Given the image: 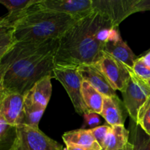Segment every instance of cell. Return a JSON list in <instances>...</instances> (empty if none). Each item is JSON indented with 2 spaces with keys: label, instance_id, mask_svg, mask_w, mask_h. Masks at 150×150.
<instances>
[{
  "label": "cell",
  "instance_id": "6da1fadb",
  "mask_svg": "<svg viewBox=\"0 0 150 150\" xmlns=\"http://www.w3.org/2000/svg\"><path fill=\"white\" fill-rule=\"evenodd\" d=\"M59 40L41 43L17 42L0 59V90L24 95L45 76L54 79Z\"/></svg>",
  "mask_w": 150,
  "mask_h": 150
},
{
  "label": "cell",
  "instance_id": "7a4b0ae2",
  "mask_svg": "<svg viewBox=\"0 0 150 150\" xmlns=\"http://www.w3.org/2000/svg\"><path fill=\"white\" fill-rule=\"evenodd\" d=\"M116 28L105 15L94 10L76 22L59 40L55 65L95 64L100 60L104 46Z\"/></svg>",
  "mask_w": 150,
  "mask_h": 150
},
{
  "label": "cell",
  "instance_id": "3957f363",
  "mask_svg": "<svg viewBox=\"0 0 150 150\" xmlns=\"http://www.w3.org/2000/svg\"><path fill=\"white\" fill-rule=\"evenodd\" d=\"M77 21L70 16L40 8L37 4L13 24L15 39L16 42L35 43L57 40Z\"/></svg>",
  "mask_w": 150,
  "mask_h": 150
},
{
  "label": "cell",
  "instance_id": "277c9868",
  "mask_svg": "<svg viewBox=\"0 0 150 150\" xmlns=\"http://www.w3.org/2000/svg\"><path fill=\"white\" fill-rule=\"evenodd\" d=\"M54 79L62 83L73 103L75 111L79 115L89 113L83 102L82 96V84L83 80L76 66L55 65Z\"/></svg>",
  "mask_w": 150,
  "mask_h": 150
},
{
  "label": "cell",
  "instance_id": "5b68a950",
  "mask_svg": "<svg viewBox=\"0 0 150 150\" xmlns=\"http://www.w3.org/2000/svg\"><path fill=\"white\" fill-rule=\"evenodd\" d=\"M130 70V77L122 92L123 103L133 122L136 123L139 111L150 97V87L144 80Z\"/></svg>",
  "mask_w": 150,
  "mask_h": 150
},
{
  "label": "cell",
  "instance_id": "8992f818",
  "mask_svg": "<svg viewBox=\"0 0 150 150\" xmlns=\"http://www.w3.org/2000/svg\"><path fill=\"white\" fill-rule=\"evenodd\" d=\"M12 150H64L60 144L40 129L21 124L17 126V139Z\"/></svg>",
  "mask_w": 150,
  "mask_h": 150
},
{
  "label": "cell",
  "instance_id": "52a82bcc",
  "mask_svg": "<svg viewBox=\"0 0 150 150\" xmlns=\"http://www.w3.org/2000/svg\"><path fill=\"white\" fill-rule=\"evenodd\" d=\"M139 0H92L93 10L105 15L115 27L130 15L136 13Z\"/></svg>",
  "mask_w": 150,
  "mask_h": 150
},
{
  "label": "cell",
  "instance_id": "ba28073f",
  "mask_svg": "<svg viewBox=\"0 0 150 150\" xmlns=\"http://www.w3.org/2000/svg\"><path fill=\"white\" fill-rule=\"evenodd\" d=\"M95 64L114 90L121 92L124 90L130 77V68L105 51L100 60Z\"/></svg>",
  "mask_w": 150,
  "mask_h": 150
},
{
  "label": "cell",
  "instance_id": "9c48e42d",
  "mask_svg": "<svg viewBox=\"0 0 150 150\" xmlns=\"http://www.w3.org/2000/svg\"><path fill=\"white\" fill-rule=\"evenodd\" d=\"M24 96L17 92L0 90V117L9 125L23 124Z\"/></svg>",
  "mask_w": 150,
  "mask_h": 150
},
{
  "label": "cell",
  "instance_id": "30bf717a",
  "mask_svg": "<svg viewBox=\"0 0 150 150\" xmlns=\"http://www.w3.org/2000/svg\"><path fill=\"white\" fill-rule=\"evenodd\" d=\"M40 8L64 13L79 21L94 11L92 0H41Z\"/></svg>",
  "mask_w": 150,
  "mask_h": 150
},
{
  "label": "cell",
  "instance_id": "8fae6325",
  "mask_svg": "<svg viewBox=\"0 0 150 150\" xmlns=\"http://www.w3.org/2000/svg\"><path fill=\"white\" fill-rule=\"evenodd\" d=\"M104 51L121 62L131 70H133L135 62L139 58L121 38L119 27L114 28L111 32L105 42Z\"/></svg>",
  "mask_w": 150,
  "mask_h": 150
},
{
  "label": "cell",
  "instance_id": "7c38bea8",
  "mask_svg": "<svg viewBox=\"0 0 150 150\" xmlns=\"http://www.w3.org/2000/svg\"><path fill=\"white\" fill-rule=\"evenodd\" d=\"M78 70L84 81L87 82L97 91L105 97L116 96V90L113 89L108 81L96 64H82Z\"/></svg>",
  "mask_w": 150,
  "mask_h": 150
},
{
  "label": "cell",
  "instance_id": "4fadbf2b",
  "mask_svg": "<svg viewBox=\"0 0 150 150\" xmlns=\"http://www.w3.org/2000/svg\"><path fill=\"white\" fill-rule=\"evenodd\" d=\"M100 115L106 121L108 125H124L127 118V111L122 101L117 95L103 98L102 111Z\"/></svg>",
  "mask_w": 150,
  "mask_h": 150
},
{
  "label": "cell",
  "instance_id": "5bb4252c",
  "mask_svg": "<svg viewBox=\"0 0 150 150\" xmlns=\"http://www.w3.org/2000/svg\"><path fill=\"white\" fill-rule=\"evenodd\" d=\"M41 0H0V4L8 10V13L0 18V23L13 27V24L32 6L38 4Z\"/></svg>",
  "mask_w": 150,
  "mask_h": 150
},
{
  "label": "cell",
  "instance_id": "9a60e30c",
  "mask_svg": "<svg viewBox=\"0 0 150 150\" xmlns=\"http://www.w3.org/2000/svg\"><path fill=\"white\" fill-rule=\"evenodd\" d=\"M51 76H45L37 81L25 94L24 98L46 109L52 94Z\"/></svg>",
  "mask_w": 150,
  "mask_h": 150
},
{
  "label": "cell",
  "instance_id": "2e32d148",
  "mask_svg": "<svg viewBox=\"0 0 150 150\" xmlns=\"http://www.w3.org/2000/svg\"><path fill=\"white\" fill-rule=\"evenodd\" d=\"M130 131L124 125L111 127L108 132L103 150L122 149L129 143Z\"/></svg>",
  "mask_w": 150,
  "mask_h": 150
},
{
  "label": "cell",
  "instance_id": "e0dca14e",
  "mask_svg": "<svg viewBox=\"0 0 150 150\" xmlns=\"http://www.w3.org/2000/svg\"><path fill=\"white\" fill-rule=\"evenodd\" d=\"M82 96L89 113L100 114L104 96L84 81L82 84Z\"/></svg>",
  "mask_w": 150,
  "mask_h": 150
},
{
  "label": "cell",
  "instance_id": "ac0fdd59",
  "mask_svg": "<svg viewBox=\"0 0 150 150\" xmlns=\"http://www.w3.org/2000/svg\"><path fill=\"white\" fill-rule=\"evenodd\" d=\"M62 139L66 145L92 146L98 144L95 141L91 129H79L66 132L62 135Z\"/></svg>",
  "mask_w": 150,
  "mask_h": 150
},
{
  "label": "cell",
  "instance_id": "d6986e66",
  "mask_svg": "<svg viewBox=\"0 0 150 150\" xmlns=\"http://www.w3.org/2000/svg\"><path fill=\"white\" fill-rule=\"evenodd\" d=\"M45 108L37 105L24 98L23 124L35 129H39V122L42 118Z\"/></svg>",
  "mask_w": 150,
  "mask_h": 150
},
{
  "label": "cell",
  "instance_id": "ffe728a7",
  "mask_svg": "<svg viewBox=\"0 0 150 150\" xmlns=\"http://www.w3.org/2000/svg\"><path fill=\"white\" fill-rule=\"evenodd\" d=\"M17 139V127L9 125L0 117V150H12Z\"/></svg>",
  "mask_w": 150,
  "mask_h": 150
},
{
  "label": "cell",
  "instance_id": "44dd1931",
  "mask_svg": "<svg viewBox=\"0 0 150 150\" xmlns=\"http://www.w3.org/2000/svg\"><path fill=\"white\" fill-rule=\"evenodd\" d=\"M130 132L129 142L133 144V150H150V137L133 121Z\"/></svg>",
  "mask_w": 150,
  "mask_h": 150
},
{
  "label": "cell",
  "instance_id": "7402d4cb",
  "mask_svg": "<svg viewBox=\"0 0 150 150\" xmlns=\"http://www.w3.org/2000/svg\"><path fill=\"white\" fill-rule=\"evenodd\" d=\"M16 42L13 28L0 23V59Z\"/></svg>",
  "mask_w": 150,
  "mask_h": 150
},
{
  "label": "cell",
  "instance_id": "603a6c76",
  "mask_svg": "<svg viewBox=\"0 0 150 150\" xmlns=\"http://www.w3.org/2000/svg\"><path fill=\"white\" fill-rule=\"evenodd\" d=\"M136 124L150 137V97L139 110Z\"/></svg>",
  "mask_w": 150,
  "mask_h": 150
},
{
  "label": "cell",
  "instance_id": "cb8c5ba5",
  "mask_svg": "<svg viewBox=\"0 0 150 150\" xmlns=\"http://www.w3.org/2000/svg\"><path fill=\"white\" fill-rule=\"evenodd\" d=\"M110 128H111L110 125H102L91 129V131L93 134L95 141L99 144L102 149L103 147L105 140H106Z\"/></svg>",
  "mask_w": 150,
  "mask_h": 150
},
{
  "label": "cell",
  "instance_id": "d4e9b609",
  "mask_svg": "<svg viewBox=\"0 0 150 150\" xmlns=\"http://www.w3.org/2000/svg\"><path fill=\"white\" fill-rule=\"evenodd\" d=\"M133 73L142 79L143 80H148L150 79V67H147L142 61V58L139 57L135 62L134 66L133 67Z\"/></svg>",
  "mask_w": 150,
  "mask_h": 150
},
{
  "label": "cell",
  "instance_id": "484cf974",
  "mask_svg": "<svg viewBox=\"0 0 150 150\" xmlns=\"http://www.w3.org/2000/svg\"><path fill=\"white\" fill-rule=\"evenodd\" d=\"M100 114L95 113H88L84 114L85 125L89 127H95L100 122V119L99 117Z\"/></svg>",
  "mask_w": 150,
  "mask_h": 150
},
{
  "label": "cell",
  "instance_id": "4316f807",
  "mask_svg": "<svg viewBox=\"0 0 150 150\" xmlns=\"http://www.w3.org/2000/svg\"><path fill=\"white\" fill-rule=\"evenodd\" d=\"M66 146L67 150H103L99 144H96L92 146H81L73 144H68Z\"/></svg>",
  "mask_w": 150,
  "mask_h": 150
},
{
  "label": "cell",
  "instance_id": "83f0119b",
  "mask_svg": "<svg viewBox=\"0 0 150 150\" xmlns=\"http://www.w3.org/2000/svg\"><path fill=\"white\" fill-rule=\"evenodd\" d=\"M150 11V0H139L136 5V13Z\"/></svg>",
  "mask_w": 150,
  "mask_h": 150
},
{
  "label": "cell",
  "instance_id": "f1b7e54d",
  "mask_svg": "<svg viewBox=\"0 0 150 150\" xmlns=\"http://www.w3.org/2000/svg\"><path fill=\"white\" fill-rule=\"evenodd\" d=\"M142 61L147 67H150V51H145L142 56H141Z\"/></svg>",
  "mask_w": 150,
  "mask_h": 150
},
{
  "label": "cell",
  "instance_id": "f546056e",
  "mask_svg": "<svg viewBox=\"0 0 150 150\" xmlns=\"http://www.w3.org/2000/svg\"><path fill=\"white\" fill-rule=\"evenodd\" d=\"M119 150H133V144H132L129 142V143L127 144L126 145V146H125L123 149H119Z\"/></svg>",
  "mask_w": 150,
  "mask_h": 150
},
{
  "label": "cell",
  "instance_id": "4dcf8cb0",
  "mask_svg": "<svg viewBox=\"0 0 150 150\" xmlns=\"http://www.w3.org/2000/svg\"><path fill=\"white\" fill-rule=\"evenodd\" d=\"M144 81H145V82H146V83H147L148 86H149V87H150V79H148V80H144Z\"/></svg>",
  "mask_w": 150,
  "mask_h": 150
},
{
  "label": "cell",
  "instance_id": "1f68e13d",
  "mask_svg": "<svg viewBox=\"0 0 150 150\" xmlns=\"http://www.w3.org/2000/svg\"><path fill=\"white\" fill-rule=\"evenodd\" d=\"M150 51V48H149V49H148V50H147V51Z\"/></svg>",
  "mask_w": 150,
  "mask_h": 150
}]
</instances>
